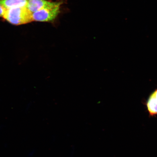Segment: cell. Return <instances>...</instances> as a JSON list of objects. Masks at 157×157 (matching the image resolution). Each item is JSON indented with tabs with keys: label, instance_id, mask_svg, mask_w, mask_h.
Returning <instances> with one entry per match:
<instances>
[{
	"label": "cell",
	"instance_id": "obj_6",
	"mask_svg": "<svg viewBox=\"0 0 157 157\" xmlns=\"http://www.w3.org/2000/svg\"><path fill=\"white\" fill-rule=\"evenodd\" d=\"M150 96L152 98L155 102L157 104V89L155 90L153 93L151 94Z\"/></svg>",
	"mask_w": 157,
	"mask_h": 157
},
{
	"label": "cell",
	"instance_id": "obj_2",
	"mask_svg": "<svg viewBox=\"0 0 157 157\" xmlns=\"http://www.w3.org/2000/svg\"><path fill=\"white\" fill-rule=\"evenodd\" d=\"M63 3V0H57L49 6L32 13L33 21L52 22L59 14Z\"/></svg>",
	"mask_w": 157,
	"mask_h": 157
},
{
	"label": "cell",
	"instance_id": "obj_5",
	"mask_svg": "<svg viewBox=\"0 0 157 157\" xmlns=\"http://www.w3.org/2000/svg\"><path fill=\"white\" fill-rule=\"evenodd\" d=\"M6 10L3 6L0 4V17H3Z\"/></svg>",
	"mask_w": 157,
	"mask_h": 157
},
{
	"label": "cell",
	"instance_id": "obj_4",
	"mask_svg": "<svg viewBox=\"0 0 157 157\" xmlns=\"http://www.w3.org/2000/svg\"><path fill=\"white\" fill-rule=\"evenodd\" d=\"M28 0H0V4L6 9L26 7Z\"/></svg>",
	"mask_w": 157,
	"mask_h": 157
},
{
	"label": "cell",
	"instance_id": "obj_3",
	"mask_svg": "<svg viewBox=\"0 0 157 157\" xmlns=\"http://www.w3.org/2000/svg\"><path fill=\"white\" fill-rule=\"evenodd\" d=\"M54 2L51 0H28L26 7L33 13L49 6Z\"/></svg>",
	"mask_w": 157,
	"mask_h": 157
},
{
	"label": "cell",
	"instance_id": "obj_1",
	"mask_svg": "<svg viewBox=\"0 0 157 157\" xmlns=\"http://www.w3.org/2000/svg\"><path fill=\"white\" fill-rule=\"evenodd\" d=\"M3 18L11 24L19 25L33 21L32 13L26 7L7 10Z\"/></svg>",
	"mask_w": 157,
	"mask_h": 157
}]
</instances>
